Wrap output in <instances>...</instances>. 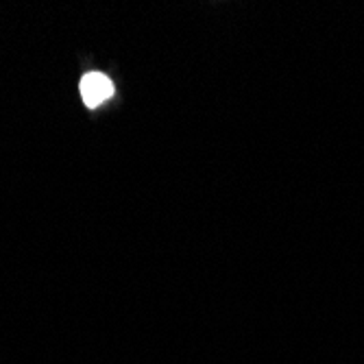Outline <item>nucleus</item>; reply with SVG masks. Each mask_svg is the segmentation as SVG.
<instances>
[{
    "instance_id": "obj_1",
    "label": "nucleus",
    "mask_w": 364,
    "mask_h": 364,
    "mask_svg": "<svg viewBox=\"0 0 364 364\" xmlns=\"http://www.w3.org/2000/svg\"><path fill=\"white\" fill-rule=\"evenodd\" d=\"M112 94H114V83L101 73H90L81 79V98L92 109L109 101Z\"/></svg>"
}]
</instances>
